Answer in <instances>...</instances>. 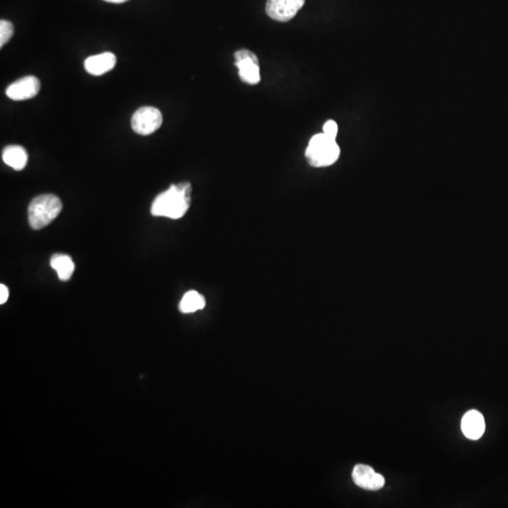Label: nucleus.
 Segmentation results:
<instances>
[{
  "label": "nucleus",
  "instance_id": "f257e3e1",
  "mask_svg": "<svg viewBox=\"0 0 508 508\" xmlns=\"http://www.w3.org/2000/svg\"><path fill=\"white\" fill-rule=\"evenodd\" d=\"M191 193L193 188L188 182L172 185L156 197L151 207V213L155 217L172 220L183 218L190 207Z\"/></svg>",
  "mask_w": 508,
  "mask_h": 508
},
{
  "label": "nucleus",
  "instance_id": "f03ea898",
  "mask_svg": "<svg viewBox=\"0 0 508 508\" xmlns=\"http://www.w3.org/2000/svg\"><path fill=\"white\" fill-rule=\"evenodd\" d=\"M62 209L59 197L43 194L32 200L29 207V223L32 229L40 230L50 225Z\"/></svg>",
  "mask_w": 508,
  "mask_h": 508
},
{
  "label": "nucleus",
  "instance_id": "7ed1b4c3",
  "mask_svg": "<svg viewBox=\"0 0 508 508\" xmlns=\"http://www.w3.org/2000/svg\"><path fill=\"white\" fill-rule=\"evenodd\" d=\"M305 156L312 167H328L339 158L340 148L335 139L324 133L316 134L311 139Z\"/></svg>",
  "mask_w": 508,
  "mask_h": 508
},
{
  "label": "nucleus",
  "instance_id": "20e7f679",
  "mask_svg": "<svg viewBox=\"0 0 508 508\" xmlns=\"http://www.w3.org/2000/svg\"><path fill=\"white\" fill-rule=\"evenodd\" d=\"M163 124V116L160 110L154 107H140L131 119L132 129L137 134L148 136L155 133Z\"/></svg>",
  "mask_w": 508,
  "mask_h": 508
},
{
  "label": "nucleus",
  "instance_id": "39448f33",
  "mask_svg": "<svg viewBox=\"0 0 508 508\" xmlns=\"http://www.w3.org/2000/svg\"><path fill=\"white\" fill-rule=\"evenodd\" d=\"M234 64L239 69V77L248 85H257L261 80L260 67L257 56L248 50L234 53Z\"/></svg>",
  "mask_w": 508,
  "mask_h": 508
},
{
  "label": "nucleus",
  "instance_id": "423d86ee",
  "mask_svg": "<svg viewBox=\"0 0 508 508\" xmlns=\"http://www.w3.org/2000/svg\"><path fill=\"white\" fill-rule=\"evenodd\" d=\"M305 0H267V15L279 22H287L293 19L304 6Z\"/></svg>",
  "mask_w": 508,
  "mask_h": 508
},
{
  "label": "nucleus",
  "instance_id": "0eeeda50",
  "mask_svg": "<svg viewBox=\"0 0 508 508\" xmlns=\"http://www.w3.org/2000/svg\"><path fill=\"white\" fill-rule=\"evenodd\" d=\"M40 89L39 80L33 75H28L10 84L6 89V96L13 101H24L36 96Z\"/></svg>",
  "mask_w": 508,
  "mask_h": 508
},
{
  "label": "nucleus",
  "instance_id": "6e6552de",
  "mask_svg": "<svg viewBox=\"0 0 508 508\" xmlns=\"http://www.w3.org/2000/svg\"><path fill=\"white\" fill-rule=\"evenodd\" d=\"M354 483L366 491H380L385 486V478L368 465L358 464L352 472Z\"/></svg>",
  "mask_w": 508,
  "mask_h": 508
},
{
  "label": "nucleus",
  "instance_id": "1a4fd4ad",
  "mask_svg": "<svg viewBox=\"0 0 508 508\" xmlns=\"http://www.w3.org/2000/svg\"><path fill=\"white\" fill-rule=\"evenodd\" d=\"M486 429L484 416L477 410H472L465 413L461 421V431L470 440H478L483 436Z\"/></svg>",
  "mask_w": 508,
  "mask_h": 508
},
{
  "label": "nucleus",
  "instance_id": "9d476101",
  "mask_svg": "<svg viewBox=\"0 0 508 508\" xmlns=\"http://www.w3.org/2000/svg\"><path fill=\"white\" fill-rule=\"evenodd\" d=\"M117 58L112 52H104L89 57L84 62V67L89 74L93 75H102L105 73L112 71L116 66Z\"/></svg>",
  "mask_w": 508,
  "mask_h": 508
},
{
  "label": "nucleus",
  "instance_id": "9b49d317",
  "mask_svg": "<svg viewBox=\"0 0 508 508\" xmlns=\"http://www.w3.org/2000/svg\"><path fill=\"white\" fill-rule=\"evenodd\" d=\"M2 159L5 164L15 171H22L28 164L29 156L22 146L10 145L3 150Z\"/></svg>",
  "mask_w": 508,
  "mask_h": 508
},
{
  "label": "nucleus",
  "instance_id": "f8f14e48",
  "mask_svg": "<svg viewBox=\"0 0 508 508\" xmlns=\"http://www.w3.org/2000/svg\"><path fill=\"white\" fill-rule=\"evenodd\" d=\"M50 266L58 273L59 279L66 282L71 279L75 271V264L67 254H54L50 260Z\"/></svg>",
  "mask_w": 508,
  "mask_h": 508
},
{
  "label": "nucleus",
  "instance_id": "ddd939ff",
  "mask_svg": "<svg viewBox=\"0 0 508 508\" xmlns=\"http://www.w3.org/2000/svg\"><path fill=\"white\" fill-rule=\"evenodd\" d=\"M205 307V299L197 291H188L184 294L179 304V310L183 313H195Z\"/></svg>",
  "mask_w": 508,
  "mask_h": 508
},
{
  "label": "nucleus",
  "instance_id": "4468645a",
  "mask_svg": "<svg viewBox=\"0 0 508 508\" xmlns=\"http://www.w3.org/2000/svg\"><path fill=\"white\" fill-rule=\"evenodd\" d=\"M13 35V25L10 21H0V47H3Z\"/></svg>",
  "mask_w": 508,
  "mask_h": 508
},
{
  "label": "nucleus",
  "instance_id": "2eb2a0df",
  "mask_svg": "<svg viewBox=\"0 0 508 508\" xmlns=\"http://www.w3.org/2000/svg\"><path fill=\"white\" fill-rule=\"evenodd\" d=\"M323 133L327 136L336 139L338 134V126L334 121H328L323 126Z\"/></svg>",
  "mask_w": 508,
  "mask_h": 508
},
{
  "label": "nucleus",
  "instance_id": "dca6fc26",
  "mask_svg": "<svg viewBox=\"0 0 508 508\" xmlns=\"http://www.w3.org/2000/svg\"><path fill=\"white\" fill-rule=\"evenodd\" d=\"M9 298V290L4 285H0V304H4Z\"/></svg>",
  "mask_w": 508,
  "mask_h": 508
},
{
  "label": "nucleus",
  "instance_id": "f3484780",
  "mask_svg": "<svg viewBox=\"0 0 508 508\" xmlns=\"http://www.w3.org/2000/svg\"><path fill=\"white\" fill-rule=\"evenodd\" d=\"M105 2H110V3L120 4L124 3V2L128 1V0H104Z\"/></svg>",
  "mask_w": 508,
  "mask_h": 508
}]
</instances>
